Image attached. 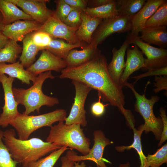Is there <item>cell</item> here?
I'll use <instances>...</instances> for the list:
<instances>
[{
	"label": "cell",
	"mask_w": 167,
	"mask_h": 167,
	"mask_svg": "<svg viewBox=\"0 0 167 167\" xmlns=\"http://www.w3.org/2000/svg\"><path fill=\"white\" fill-rule=\"evenodd\" d=\"M105 57L101 51L94 58L83 64L67 68L61 71L59 78L76 80L96 90L104 101L117 107L126 116L130 111L124 108L125 96L122 88L117 84L110 75Z\"/></svg>",
	"instance_id": "1"
},
{
	"label": "cell",
	"mask_w": 167,
	"mask_h": 167,
	"mask_svg": "<svg viewBox=\"0 0 167 167\" xmlns=\"http://www.w3.org/2000/svg\"><path fill=\"white\" fill-rule=\"evenodd\" d=\"M15 135L14 129H7L3 131L2 140L12 158L22 167H28L31 163L62 147L39 138L22 140Z\"/></svg>",
	"instance_id": "2"
},
{
	"label": "cell",
	"mask_w": 167,
	"mask_h": 167,
	"mask_svg": "<svg viewBox=\"0 0 167 167\" xmlns=\"http://www.w3.org/2000/svg\"><path fill=\"white\" fill-rule=\"evenodd\" d=\"M55 77L51 71H46L39 74L33 85L28 89L12 88L16 101L25 107V110L22 113L29 115L35 111L39 113L42 106L50 107L59 103L57 98L45 95L42 91V85L45 80L48 79H53Z\"/></svg>",
	"instance_id": "3"
},
{
	"label": "cell",
	"mask_w": 167,
	"mask_h": 167,
	"mask_svg": "<svg viewBox=\"0 0 167 167\" xmlns=\"http://www.w3.org/2000/svg\"><path fill=\"white\" fill-rule=\"evenodd\" d=\"M46 142L55 145L69 147L70 150L75 149L83 155L90 151V139L86 137L83 129L79 124H66L63 121L50 127Z\"/></svg>",
	"instance_id": "4"
},
{
	"label": "cell",
	"mask_w": 167,
	"mask_h": 167,
	"mask_svg": "<svg viewBox=\"0 0 167 167\" xmlns=\"http://www.w3.org/2000/svg\"><path fill=\"white\" fill-rule=\"evenodd\" d=\"M66 118V111L63 109L38 115L20 113L10 125L17 131L19 139L26 140L37 130L45 126L50 127L56 122L65 121Z\"/></svg>",
	"instance_id": "5"
},
{
	"label": "cell",
	"mask_w": 167,
	"mask_h": 167,
	"mask_svg": "<svg viewBox=\"0 0 167 167\" xmlns=\"http://www.w3.org/2000/svg\"><path fill=\"white\" fill-rule=\"evenodd\" d=\"M125 86L132 90L135 97L134 111L139 113L144 121V123L138 129L144 131L146 134L152 132L155 139L159 141L163 130V124L161 118L155 115L153 108L154 104L159 101L160 98L157 96H153L150 99H148L145 94L141 95L137 92L134 84L127 82Z\"/></svg>",
	"instance_id": "6"
},
{
	"label": "cell",
	"mask_w": 167,
	"mask_h": 167,
	"mask_svg": "<svg viewBox=\"0 0 167 167\" xmlns=\"http://www.w3.org/2000/svg\"><path fill=\"white\" fill-rule=\"evenodd\" d=\"M131 18L118 15L111 18L103 19L92 35L89 44L97 47L113 33L131 31Z\"/></svg>",
	"instance_id": "7"
},
{
	"label": "cell",
	"mask_w": 167,
	"mask_h": 167,
	"mask_svg": "<svg viewBox=\"0 0 167 167\" xmlns=\"http://www.w3.org/2000/svg\"><path fill=\"white\" fill-rule=\"evenodd\" d=\"M93 135L94 144L88 154L78 156L77 152L70 150L67 152L66 155L69 159L75 162L90 160L94 162L101 167H107L105 162H110L103 158L104 150L106 146L113 143V142L106 138L101 130L95 131Z\"/></svg>",
	"instance_id": "8"
},
{
	"label": "cell",
	"mask_w": 167,
	"mask_h": 167,
	"mask_svg": "<svg viewBox=\"0 0 167 167\" xmlns=\"http://www.w3.org/2000/svg\"><path fill=\"white\" fill-rule=\"evenodd\" d=\"M71 83L75 88V96L70 114L66 119L65 123L66 125L79 124L85 127L87 122L84 105L87 96L92 89L79 81L72 80Z\"/></svg>",
	"instance_id": "9"
},
{
	"label": "cell",
	"mask_w": 167,
	"mask_h": 167,
	"mask_svg": "<svg viewBox=\"0 0 167 167\" xmlns=\"http://www.w3.org/2000/svg\"><path fill=\"white\" fill-rule=\"evenodd\" d=\"M78 28L66 25L58 18L55 11H53L49 18L36 31L45 32L54 38L62 39L70 44L85 43L80 41L76 36L75 32Z\"/></svg>",
	"instance_id": "10"
},
{
	"label": "cell",
	"mask_w": 167,
	"mask_h": 167,
	"mask_svg": "<svg viewBox=\"0 0 167 167\" xmlns=\"http://www.w3.org/2000/svg\"><path fill=\"white\" fill-rule=\"evenodd\" d=\"M15 80L14 78L0 73V83L3 87L5 101L2 112L0 115V126L3 128L7 127L20 113L18 109L19 104L13 92L12 84Z\"/></svg>",
	"instance_id": "11"
},
{
	"label": "cell",
	"mask_w": 167,
	"mask_h": 167,
	"mask_svg": "<svg viewBox=\"0 0 167 167\" xmlns=\"http://www.w3.org/2000/svg\"><path fill=\"white\" fill-rule=\"evenodd\" d=\"M131 44L136 45L147 57L145 59L143 71L167 66V50L165 48H156L142 41L139 36L133 37Z\"/></svg>",
	"instance_id": "12"
},
{
	"label": "cell",
	"mask_w": 167,
	"mask_h": 167,
	"mask_svg": "<svg viewBox=\"0 0 167 167\" xmlns=\"http://www.w3.org/2000/svg\"><path fill=\"white\" fill-rule=\"evenodd\" d=\"M20 7L32 19L42 24L51 15L53 11L47 6L49 0H9Z\"/></svg>",
	"instance_id": "13"
},
{
	"label": "cell",
	"mask_w": 167,
	"mask_h": 167,
	"mask_svg": "<svg viewBox=\"0 0 167 167\" xmlns=\"http://www.w3.org/2000/svg\"><path fill=\"white\" fill-rule=\"evenodd\" d=\"M66 67L65 60L55 56L46 49L42 50L36 62L26 70L34 76L49 71L61 72Z\"/></svg>",
	"instance_id": "14"
},
{
	"label": "cell",
	"mask_w": 167,
	"mask_h": 167,
	"mask_svg": "<svg viewBox=\"0 0 167 167\" xmlns=\"http://www.w3.org/2000/svg\"><path fill=\"white\" fill-rule=\"evenodd\" d=\"M41 25L33 20H19L4 26L2 32L9 39L22 41L27 35L38 30Z\"/></svg>",
	"instance_id": "15"
},
{
	"label": "cell",
	"mask_w": 167,
	"mask_h": 167,
	"mask_svg": "<svg viewBox=\"0 0 167 167\" xmlns=\"http://www.w3.org/2000/svg\"><path fill=\"white\" fill-rule=\"evenodd\" d=\"M132 38V37L130 34L126 36L125 41L118 49L115 47L113 48L112 58L108 65V69L110 75L114 81L119 85L125 67L124 57L126 52L129 45L131 44Z\"/></svg>",
	"instance_id": "16"
},
{
	"label": "cell",
	"mask_w": 167,
	"mask_h": 167,
	"mask_svg": "<svg viewBox=\"0 0 167 167\" xmlns=\"http://www.w3.org/2000/svg\"><path fill=\"white\" fill-rule=\"evenodd\" d=\"M165 0H148L142 8L132 18L131 33L132 37L138 36L139 34L145 28L148 19L155 13Z\"/></svg>",
	"instance_id": "17"
},
{
	"label": "cell",
	"mask_w": 167,
	"mask_h": 167,
	"mask_svg": "<svg viewBox=\"0 0 167 167\" xmlns=\"http://www.w3.org/2000/svg\"><path fill=\"white\" fill-rule=\"evenodd\" d=\"M145 61L143 53L134 44L133 49H127L125 67L119 83L120 85L122 88L125 86L131 74L143 67Z\"/></svg>",
	"instance_id": "18"
},
{
	"label": "cell",
	"mask_w": 167,
	"mask_h": 167,
	"mask_svg": "<svg viewBox=\"0 0 167 167\" xmlns=\"http://www.w3.org/2000/svg\"><path fill=\"white\" fill-rule=\"evenodd\" d=\"M101 51L97 47L89 44L82 50H71L64 60L67 68L76 67L83 64L94 58Z\"/></svg>",
	"instance_id": "19"
},
{
	"label": "cell",
	"mask_w": 167,
	"mask_h": 167,
	"mask_svg": "<svg viewBox=\"0 0 167 167\" xmlns=\"http://www.w3.org/2000/svg\"><path fill=\"white\" fill-rule=\"evenodd\" d=\"M82 21L75 32V35L81 42L90 44L94 32L103 19L89 15L83 12L81 13Z\"/></svg>",
	"instance_id": "20"
},
{
	"label": "cell",
	"mask_w": 167,
	"mask_h": 167,
	"mask_svg": "<svg viewBox=\"0 0 167 167\" xmlns=\"http://www.w3.org/2000/svg\"><path fill=\"white\" fill-rule=\"evenodd\" d=\"M139 38L148 44L158 45L160 48H166L167 46L166 26L144 28L141 32Z\"/></svg>",
	"instance_id": "21"
},
{
	"label": "cell",
	"mask_w": 167,
	"mask_h": 167,
	"mask_svg": "<svg viewBox=\"0 0 167 167\" xmlns=\"http://www.w3.org/2000/svg\"><path fill=\"white\" fill-rule=\"evenodd\" d=\"M0 73L7 74L9 76L19 79L22 84L28 85L30 84V81L34 84L37 77L34 76L26 70H25L19 61L10 64L4 62L0 63Z\"/></svg>",
	"instance_id": "22"
},
{
	"label": "cell",
	"mask_w": 167,
	"mask_h": 167,
	"mask_svg": "<svg viewBox=\"0 0 167 167\" xmlns=\"http://www.w3.org/2000/svg\"><path fill=\"white\" fill-rule=\"evenodd\" d=\"M0 11L4 26L19 20H33L28 15L9 0H0Z\"/></svg>",
	"instance_id": "23"
},
{
	"label": "cell",
	"mask_w": 167,
	"mask_h": 167,
	"mask_svg": "<svg viewBox=\"0 0 167 167\" xmlns=\"http://www.w3.org/2000/svg\"><path fill=\"white\" fill-rule=\"evenodd\" d=\"M22 41V50L19 61L24 67L28 68L33 63L37 54L42 49L33 42L31 32L27 35Z\"/></svg>",
	"instance_id": "24"
},
{
	"label": "cell",
	"mask_w": 167,
	"mask_h": 167,
	"mask_svg": "<svg viewBox=\"0 0 167 167\" xmlns=\"http://www.w3.org/2000/svg\"><path fill=\"white\" fill-rule=\"evenodd\" d=\"M85 43L71 44L60 39L54 38L44 49L49 51L55 56L64 60L71 50L76 48H83L88 45Z\"/></svg>",
	"instance_id": "25"
},
{
	"label": "cell",
	"mask_w": 167,
	"mask_h": 167,
	"mask_svg": "<svg viewBox=\"0 0 167 167\" xmlns=\"http://www.w3.org/2000/svg\"><path fill=\"white\" fill-rule=\"evenodd\" d=\"M116 0L107 4L96 7H87L84 12L92 17L102 19H107L118 15L116 6Z\"/></svg>",
	"instance_id": "26"
},
{
	"label": "cell",
	"mask_w": 167,
	"mask_h": 167,
	"mask_svg": "<svg viewBox=\"0 0 167 167\" xmlns=\"http://www.w3.org/2000/svg\"><path fill=\"white\" fill-rule=\"evenodd\" d=\"M22 50V47L17 42L9 39L5 46L0 49V63L16 62Z\"/></svg>",
	"instance_id": "27"
},
{
	"label": "cell",
	"mask_w": 167,
	"mask_h": 167,
	"mask_svg": "<svg viewBox=\"0 0 167 167\" xmlns=\"http://www.w3.org/2000/svg\"><path fill=\"white\" fill-rule=\"evenodd\" d=\"M146 0H116L117 5L119 6L117 8L118 15L132 17L143 7Z\"/></svg>",
	"instance_id": "28"
},
{
	"label": "cell",
	"mask_w": 167,
	"mask_h": 167,
	"mask_svg": "<svg viewBox=\"0 0 167 167\" xmlns=\"http://www.w3.org/2000/svg\"><path fill=\"white\" fill-rule=\"evenodd\" d=\"M134 133V140L132 144L129 146H119L115 147L116 150L118 152H123L125 150L135 149L138 154L140 161L139 167H143L144 165L146 156L143 153L141 142V136L143 131L141 129H136L135 127L132 128Z\"/></svg>",
	"instance_id": "29"
},
{
	"label": "cell",
	"mask_w": 167,
	"mask_h": 167,
	"mask_svg": "<svg viewBox=\"0 0 167 167\" xmlns=\"http://www.w3.org/2000/svg\"><path fill=\"white\" fill-rule=\"evenodd\" d=\"M167 26V0L158 8L148 19L145 28Z\"/></svg>",
	"instance_id": "30"
},
{
	"label": "cell",
	"mask_w": 167,
	"mask_h": 167,
	"mask_svg": "<svg viewBox=\"0 0 167 167\" xmlns=\"http://www.w3.org/2000/svg\"><path fill=\"white\" fill-rule=\"evenodd\" d=\"M68 149H70L67 147L62 146L46 157L31 163L28 167H53L61 155Z\"/></svg>",
	"instance_id": "31"
},
{
	"label": "cell",
	"mask_w": 167,
	"mask_h": 167,
	"mask_svg": "<svg viewBox=\"0 0 167 167\" xmlns=\"http://www.w3.org/2000/svg\"><path fill=\"white\" fill-rule=\"evenodd\" d=\"M167 163V143H166L158 149L154 154H148L146 156L144 165L143 167H160L163 164Z\"/></svg>",
	"instance_id": "32"
},
{
	"label": "cell",
	"mask_w": 167,
	"mask_h": 167,
	"mask_svg": "<svg viewBox=\"0 0 167 167\" xmlns=\"http://www.w3.org/2000/svg\"><path fill=\"white\" fill-rule=\"evenodd\" d=\"M3 133L0 130V167H17L18 163L12 158L3 141Z\"/></svg>",
	"instance_id": "33"
},
{
	"label": "cell",
	"mask_w": 167,
	"mask_h": 167,
	"mask_svg": "<svg viewBox=\"0 0 167 167\" xmlns=\"http://www.w3.org/2000/svg\"><path fill=\"white\" fill-rule=\"evenodd\" d=\"M31 38L34 43L41 48L42 50L44 49L54 39L48 33L38 31L31 32Z\"/></svg>",
	"instance_id": "34"
},
{
	"label": "cell",
	"mask_w": 167,
	"mask_h": 167,
	"mask_svg": "<svg viewBox=\"0 0 167 167\" xmlns=\"http://www.w3.org/2000/svg\"><path fill=\"white\" fill-rule=\"evenodd\" d=\"M56 5V14L58 18L63 22L70 12L73 9L66 3L64 0L54 1Z\"/></svg>",
	"instance_id": "35"
},
{
	"label": "cell",
	"mask_w": 167,
	"mask_h": 167,
	"mask_svg": "<svg viewBox=\"0 0 167 167\" xmlns=\"http://www.w3.org/2000/svg\"><path fill=\"white\" fill-rule=\"evenodd\" d=\"M81 13L73 9L63 22L69 27L78 28L82 21Z\"/></svg>",
	"instance_id": "36"
},
{
	"label": "cell",
	"mask_w": 167,
	"mask_h": 167,
	"mask_svg": "<svg viewBox=\"0 0 167 167\" xmlns=\"http://www.w3.org/2000/svg\"><path fill=\"white\" fill-rule=\"evenodd\" d=\"M167 76V66L153 68L147 71L145 73L140 74L137 76L133 77L132 78L135 79V84L139 79L145 77L152 76Z\"/></svg>",
	"instance_id": "37"
},
{
	"label": "cell",
	"mask_w": 167,
	"mask_h": 167,
	"mask_svg": "<svg viewBox=\"0 0 167 167\" xmlns=\"http://www.w3.org/2000/svg\"><path fill=\"white\" fill-rule=\"evenodd\" d=\"M159 112L163 124V130L158 144V146L161 147L163 143L167 139V117L165 110L164 108H161Z\"/></svg>",
	"instance_id": "38"
},
{
	"label": "cell",
	"mask_w": 167,
	"mask_h": 167,
	"mask_svg": "<svg viewBox=\"0 0 167 167\" xmlns=\"http://www.w3.org/2000/svg\"><path fill=\"white\" fill-rule=\"evenodd\" d=\"M99 99L98 101L93 103L91 105V111L92 114L96 117H100L104 113L105 107L109 104L104 105L101 101V96L98 94Z\"/></svg>",
	"instance_id": "39"
},
{
	"label": "cell",
	"mask_w": 167,
	"mask_h": 167,
	"mask_svg": "<svg viewBox=\"0 0 167 167\" xmlns=\"http://www.w3.org/2000/svg\"><path fill=\"white\" fill-rule=\"evenodd\" d=\"M154 86L155 88L153 89L154 92L156 93L161 90H167V76H155Z\"/></svg>",
	"instance_id": "40"
},
{
	"label": "cell",
	"mask_w": 167,
	"mask_h": 167,
	"mask_svg": "<svg viewBox=\"0 0 167 167\" xmlns=\"http://www.w3.org/2000/svg\"><path fill=\"white\" fill-rule=\"evenodd\" d=\"M64 1L73 9L81 13L83 12L88 6L87 0H64Z\"/></svg>",
	"instance_id": "41"
},
{
	"label": "cell",
	"mask_w": 167,
	"mask_h": 167,
	"mask_svg": "<svg viewBox=\"0 0 167 167\" xmlns=\"http://www.w3.org/2000/svg\"><path fill=\"white\" fill-rule=\"evenodd\" d=\"M113 0H88V7L92 8L102 6L107 4L113 1Z\"/></svg>",
	"instance_id": "42"
},
{
	"label": "cell",
	"mask_w": 167,
	"mask_h": 167,
	"mask_svg": "<svg viewBox=\"0 0 167 167\" xmlns=\"http://www.w3.org/2000/svg\"><path fill=\"white\" fill-rule=\"evenodd\" d=\"M61 161V167H74L75 162L69 159L66 155L62 157Z\"/></svg>",
	"instance_id": "43"
},
{
	"label": "cell",
	"mask_w": 167,
	"mask_h": 167,
	"mask_svg": "<svg viewBox=\"0 0 167 167\" xmlns=\"http://www.w3.org/2000/svg\"><path fill=\"white\" fill-rule=\"evenodd\" d=\"M9 40L3 34L2 31L0 30V49L5 46Z\"/></svg>",
	"instance_id": "44"
},
{
	"label": "cell",
	"mask_w": 167,
	"mask_h": 167,
	"mask_svg": "<svg viewBox=\"0 0 167 167\" xmlns=\"http://www.w3.org/2000/svg\"><path fill=\"white\" fill-rule=\"evenodd\" d=\"M4 26L3 16L0 11V30L2 31Z\"/></svg>",
	"instance_id": "45"
},
{
	"label": "cell",
	"mask_w": 167,
	"mask_h": 167,
	"mask_svg": "<svg viewBox=\"0 0 167 167\" xmlns=\"http://www.w3.org/2000/svg\"><path fill=\"white\" fill-rule=\"evenodd\" d=\"M86 166V165L83 161L80 164H79V162L75 163L74 167H85Z\"/></svg>",
	"instance_id": "46"
},
{
	"label": "cell",
	"mask_w": 167,
	"mask_h": 167,
	"mask_svg": "<svg viewBox=\"0 0 167 167\" xmlns=\"http://www.w3.org/2000/svg\"><path fill=\"white\" fill-rule=\"evenodd\" d=\"M118 167H131V165L129 162L121 164Z\"/></svg>",
	"instance_id": "47"
},
{
	"label": "cell",
	"mask_w": 167,
	"mask_h": 167,
	"mask_svg": "<svg viewBox=\"0 0 167 167\" xmlns=\"http://www.w3.org/2000/svg\"><path fill=\"white\" fill-rule=\"evenodd\" d=\"M97 165V167H101L99 165Z\"/></svg>",
	"instance_id": "48"
}]
</instances>
